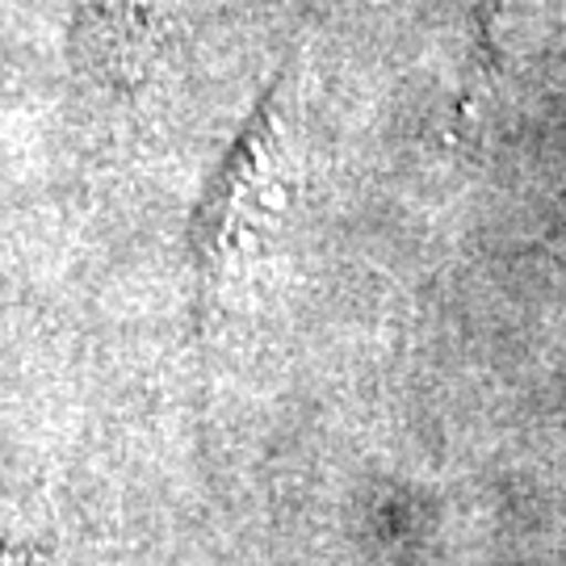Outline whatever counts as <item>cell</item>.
Returning a JSON list of instances; mask_svg holds the SVG:
<instances>
[{
  "mask_svg": "<svg viewBox=\"0 0 566 566\" xmlns=\"http://www.w3.org/2000/svg\"><path fill=\"white\" fill-rule=\"evenodd\" d=\"M298 143V102L282 88L248 126L206 223L202 273L210 306L235 303L273 256L303 181Z\"/></svg>",
  "mask_w": 566,
  "mask_h": 566,
  "instance_id": "obj_1",
  "label": "cell"
},
{
  "mask_svg": "<svg viewBox=\"0 0 566 566\" xmlns=\"http://www.w3.org/2000/svg\"><path fill=\"white\" fill-rule=\"evenodd\" d=\"M185 0H72V60L102 97H130L160 72Z\"/></svg>",
  "mask_w": 566,
  "mask_h": 566,
  "instance_id": "obj_2",
  "label": "cell"
}]
</instances>
